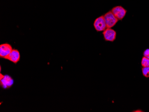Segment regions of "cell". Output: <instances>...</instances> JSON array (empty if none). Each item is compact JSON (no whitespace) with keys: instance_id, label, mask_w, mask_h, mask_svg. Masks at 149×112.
<instances>
[{"instance_id":"6da1fadb","label":"cell","mask_w":149,"mask_h":112,"mask_svg":"<svg viewBox=\"0 0 149 112\" xmlns=\"http://www.w3.org/2000/svg\"><path fill=\"white\" fill-rule=\"evenodd\" d=\"M104 17L106 21L107 28H111L114 27L118 21V20L112 13L111 11H109L106 13L104 15Z\"/></svg>"},{"instance_id":"7a4b0ae2","label":"cell","mask_w":149,"mask_h":112,"mask_svg":"<svg viewBox=\"0 0 149 112\" xmlns=\"http://www.w3.org/2000/svg\"><path fill=\"white\" fill-rule=\"evenodd\" d=\"M94 25L97 32L104 31L107 28V25L104 16H102L96 18L94 22Z\"/></svg>"},{"instance_id":"3957f363","label":"cell","mask_w":149,"mask_h":112,"mask_svg":"<svg viewBox=\"0 0 149 112\" xmlns=\"http://www.w3.org/2000/svg\"><path fill=\"white\" fill-rule=\"evenodd\" d=\"M111 11L118 20H122L127 12L126 10L121 6H115Z\"/></svg>"},{"instance_id":"277c9868","label":"cell","mask_w":149,"mask_h":112,"mask_svg":"<svg viewBox=\"0 0 149 112\" xmlns=\"http://www.w3.org/2000/svg\"><path fill=\"white\" fill-rule=\"evenodd\" d=\"M13 50L12 47L8 44H2L0 45V57L6 59Z\"/></svg>"},{"instance_id":"5b68a950","label":"cell","mask_w":149,"mask_h":112,"mask_svg":"<svg viewBox=\"0 0 149 112\" xmlns=\"http://www.w3.org/2000/svg\"><path fill=\"white\" fill-rule=\"evenodd\" d=\"M104 37L106 41L114 42L116 40L117 33L114 30L107 28L103 33Z\"/></svg>"},{"instance_id":"8992f818","label":"cell","mask_w":149,"mask_h":112,"mask_svg":"<svg viewBox=\"0 0 149 112\" xmlns=\"http://www.w3.org/2000/svg\"><path fill=\"white\" fill-rule=\"evenodd\" d=\"M14 82L13 79L9 75H5L0 80V85L3 89H7L12 86Z\"/></svg>"},{"instance_id":"52a82bcc","label":"cell","mask_w":149,"mask_h":112,"mask_svg":"<svg viewBox=\"0 0 149 112\" xmlns=\"http://www.w3.org/2000/svg\"><path fill=\"white\" fill-rule=\"evenodd\" d=\"M6 59L14 64H17L20 60V54L17 50L13 49Z\"/></svg>"},{"instance_id":"ba28073f","label":"cell","mask_w":149,"mask_h":112,"mask_svg":"<svg viewBox=\"0 0 149 112\" xmlns=\"http://www.w3.org/2000/svg\"><path fill=\"white\" fill-rule=\"evenodd\" d=\"M141 64L142 67H149V59L145 57H143L141 61Z\"/></svg>"},{"instance_id":"9c48e42d","label":"cell","mask_w":149,"mask_h":112,"mask_svg":"<svg viewBox=\"0 0 149 112\" xmlns=\"http://www.w3.org/2000/svg\"><path fill=\"white\" fill-rule=\"evenodd\" d=\"M142 72L144 76L146 78H149V66L143 67L142 68Z\"/></svg>"},{"instance_id":"30bf717a","label":"cell","mask_w":149,"mask_h":112,"mask_svg":"<svg viewBox=\"0 0 149 112\" xmlns=\"http://www.w3.org/2000/svg\"><path fill=\"white\" fill-rule=\"evenodd\" d=\"M143 56L149 59V49L146 50L143 52Z\"/></svg>"},{"instance_id":"8fae6325","label":"cell","mask_w":149,"mask_h":112,"mask_svg":"<svg viewBox=\"0 0 149 112\" xmlns=\"http://www.w3.org/2000/svg\"><path fill=\"white\" fill-rule=\"evenodd\" d=\"M4 76V75H2V74L1 73V74H0V80H1V79H2V78H3Z\"/></svg>"},{"instance_id":"7c38bea8","label":"cell","mask_w":149,"mask_h":112,"mask_svg":"<svg viewBox=\"0 0 149 112\" xmlns=\"http://www.w3.org/2000/svg\"><path fill=\"white\" fill-rule=\"evenodd\" d=\"M134 112H142V111H141V110H136V111H134Z\"/></svg>"}]
</instances>
